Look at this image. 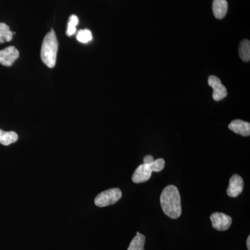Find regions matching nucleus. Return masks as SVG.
<instances>
[{
    "instance_id": "obj_1",
    "label": "nucleus",
    "mask_w": 250,
    "mask_h": 250,
    "mask_svg": "<svg viewBox=\"0 0 250 250\" xmlns=\"http://www.w3.org/2000/svg\"><path fill=\"white\" fill-rule=\"evenodd\" d=\"M160 202L163 211L169 218L177 219L182 215L180 193L175 186H167L163 190Z\"/></svg>"
},
{
    "instance_id": "obj_2",
    "label": "nucleus",
    "mask_w": 250,
    "mask_h": 250,
    "mask_svg": "<svg viewBox=\"0 0 250 250\" xmlns=\"http://www.w3.org/2000/svg\"><path fill=\"white\" fill-rule=\"evenodd\" d=\"M58 46L57 36L53 29H52L44 38L41 52L42 62L49 68H52L55 66Z\"/></svg>"
},
{
    "instance_id": "obj_3",
    "label": "nucleus",
    "mask_w": 250,
    "mask_h": 250,
    "mask_svg": "<svg viewBox=\"0 0 250 250\" xmlns=\"http://www.w3.org/2000/svg\"><path fill=\"white\" fill-rule=\"evenodd\" d=\"M122 191L119 188H111L100 192L95 197V204L98 207H105L114 205L119 201L122 197Z\"/></svg>"
},
{
    "instance_id": "obj_4",
    "label": "nucleus",
    "mask_w": 250,
    "mask_h": 250,
    "mask_svg": "<svg viewBox=\"0 0 250 250\" xmlns=\"http://www.w3.org/2000/svg\"><path fill=\"white\" fill-rule=\"evenodd\" d=\"M212 226L218 231H223L229 229L232 223V219L229 215L223 213L215 212L210 216Z\"/></svg>"
},
{
    "instance_id": "obj_5",
    "label": "nucleus",
    "mask_w": 250,
    "mask_h": 250,
    "mask_svg": "<svg viewBox=\"0 0 250 250\" xmlns=\"http://www.w3.org/2000/svg\"><path fill=\"white\" fill-rule=\"evenodd\" d=\"M208 83L213 88V98L215 101H220L228 95L226 87L221 83L218 77L211 75L208 77Z\"/></svg>"
},
{
    "instance_id": "obj_6",
    "label": "nucleus",
    "mask_w": 250,
    "mask_h": 250,
    "mask_svg": "<svg viewBox=\"0 0 250 250\" xmlns=\"http://www.w3.org/2000/svg\"><path fill=\"white\" fill-rule=\"evenodd\" d=\"M152 172V167L149 164H141L133 174V182L136 184H140L147 182L151 178Z\"/></svg>"
},
{
    "instance_id": "obj_7",
    "label": "nucleus",
    "mask_w": 250,
    "mask_h": 250,
    "mask_svg": "<svg viewBox=\"0 0 250 250\" xmlns=\"http://www.w3.org/2000/svg\"><path fill=\"white\" fill-rule=\"evenodd\" d=\"M19 57V52L13 46L0 51V63L4 66H11Z\"/></svg>"
},
{
    "instance_id": "obj_8",
    "label": "nucleus",
    "mask_w": 250,
    "mask_h": 250,
    "mask_svg": "<svg viewBox=\"0 0 250 250\" xmlns=\"http://www.w3.org/2000/svg\"><path fill=\"white\" fill-rule=\"evenodd\" d=\"M244 182L241 176L238 174H233L229 179V184L227 194L230 197H238L243 192Z\"/></svg>"
},
{
    "instance_id": "obj_9",
    "label": "nucleus",
    "mask_w": 250,
    "mask_h": 250,
    "mask_svg": "<svg viewBox=\"0 0 250 250\" xmlns=\"http://www.w3.org/2000/svg\"><path fill=\"white\" fill-rule=\"evenodd\" d=\"M229 129L237 134L243 136H249L250 135V124L248 122L241 120H235L229 125Z\"/></svg>"
},
{
    "instance_id": "obj_10",
    "label": "nucleus",
    "mask_w": 250,
    "mask_h": 250,
    "mask_svg": "<svg viewBox=\"0 0 250 250\" xmlns=\"http://www.w3.org/2000/svg\"><path fill=\"white\" fill-rule=\"evenodd\" d=\"M228 9L227 0H213V13L217 19H223L226 16Z\"/></svg>"
},
{
    "instance_id": "obj_11",
    "label": "nucleus",
    "mask_w": 250,
    "mask_h": 250,
    "mask_svg": "<svg viewBox=\"0 0 250 250\" xmlns=\"http://www.w3.org/2000/svg\"><path fill=\"white\" fill-rule=\"evenodd\" d=\"M18 140V134L14 131H4L0 129V143L3 146H9Z\"/></svg>"
},
{
    "instance_id": "obj_12",
    "label": "nucleus",
    "mask_w": 250,
    "mask_h": 250,
    "mask_svg": "<svg viewBox=\"0 0 250 250\" xmlns=\"http://www.w3.org/2000/svg\"><path fill=\"white\" fill-rule=\"evenodd\" d=\"M146 243V236L142 233H136V236L133 238L127 250H144Z\"/></svg>"
},
{
    "instance_id": "obj_13",
    "label": "nucleus",
    "mask_w": 250,
    "mask_h": 250,
    "mask_svg": "<svg viewBox=\"0 0 250 250\" xmlns=\"http://www.w3.org/2000/svg\"><path fill=\"white\" fill-rule=\"evenodd\" d=\"M239 56L245 62L250 60V42L249 40H243L239 46Z\"/></svg>"
},
{
    "instance_id": "obj_14",
    "label": "nucleus",
    "mask_w": 250,
    "mask_h": 250,
    "mask_svg": "<svg viewBox=\"0 0 250 250\" xmlns=\"http://www.w3.org/2000/svg\"><path fill=\"white\" fill-rule=\"evenodd\" d=\"M12 31L10 30V28L5 23H0V43L5 42H9L13 39Z\"/></svg>"
},
{
    "instance_id": "obj_15",
    "label": "nucleus",
    "mask_w": 250,
    "mask_h": 250,
    "mask_svg": "<svg viewBox=\"0 0 250 250\" xmlns=\"http://www.w3.org/2000/svg\"><path fill=\"white\" fill-rule=\"evenodd\" d=\"M79 23V19L75 15H72L69 18L68 24H67L66 34L67 36H71L76 32V27Z\"/></svg>"
},
{
    "instance_id": "obj_16",
    "label": "nucleus",
    "mask_w": 250,
    "mask_h": 250,
    "mask_svg": "<svg viewBox=\"0 0 250 250\" xmlns=\"http://www.w3.org/2000/svg\"><path fill=\"white\" fill-rule=\"evenodd\" d=\"M77 40L82 43H87L93 39L91 31L88 29H82L79 31L77 36Z\"/></svg>"
},
{
    "instance_id": "obj_17",
    "label": "nucleus",
    "mask_w": 250,
    "mask_h": 250,
    "mask_svg": "<svg viewBox=\"0 0 250 250\" xmlns=\"http://www.w3.org/2000/svg\"><path fill=\"white\" fill-rule=\"evenodd\" d=\"M165 160L160 158V159H158L153 161L151 164H149V165L152 167L153 172H159L164 170V167H165Z\"/></svg>"
},
{
    "instance_id": "obj_18",
    "label": "nucleus",
    "mask_w": 250,
    "mask_h": 250,
    "mask_svg": "<svg viewBox=\"0 0 250 250\" xmlns=\"http://www.w3.org/2000/svg\"><path fill=\"white\" fill-rule=\"evenodd\" d=\"M154 161V159L152 156L147 155L145 156L144 159H143V164H149Z\"/></svg>"
},
{
    "instance_id": "obj_19",
    "label": "nucleus",
    "mask_w": 250,
    "mask_h": 250,
    "mask_svg": "<svg viewBox=\"0 0 250 250\" xmlns=\"http://www.w3.org/2000/svg\"><path fill=\"white\" fill-rule=\"evenodd\" d=\"M247 248L248 250H250V236H248V239H247Z\"/></svg>"
}]
</instances>
